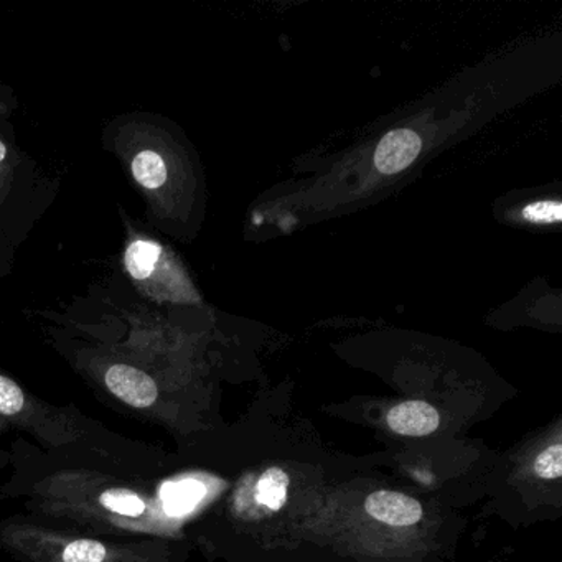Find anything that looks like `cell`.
Returning <instances> with one entry per match:
<instances>
[{"mask_svg":"<svg viewBox=\"0 0 562 562\" xmlns=\"http://www.w3.org/2000/svg\"><path fill=\"white\" fill-rule=\"evenodd\" d=\"M15 472L2 492L24 499L31 516L108 539H166L186 518L176 493L182 480L154 488L153 473L90 453H38L24 440L14 452Z\"/></svg>","mask_w":562,"mask_h":562,"instance_id":"6da1fadb","label":"cell"},{"mask_svg":"<svg viewBox=\"0 0 562 562\" xmlns=\"http://www.w3.org/2000/svg\"><path fill=\"white\" fill-rule=\"evenodd\" d=\"M0 551L15 562H176L167 539H108L35 516L0 519Z\"/></svg>","mask_w":562,"mask_h":562,"instance_id":"7a4b0ae2","label":"cell"},{"mask_svg":"<svg viewBox=\"0 0 562 562\" xmlns=\"http://www.w3.org/2000/svg\"><path fill=\"white\" fill-rule=\"evenodd\" d=\"M104 386L111 396L116 397L124 406L131 407L134 413L150 419L157 416L160 390L146 371L131 364H113L104 373Z\"/></svg>","mask_w":562,"mask_h":562,"instance_id":"3957f363","label":"cell"},{"mask_svg":"<svg viewBox=\"0 0 562 562\" xmlns=\"http://www.w3.org/2000/svg\"><path fill=\"white\" fill-rule=\"evenodd\" d=\"M420 137L411 130H396L387 133L378 144L374 164L383 173L403 172L417 159L420 153Z\"/></svg>","mask_w":562,"mask_h":562,"instance_id":"277c9868","label":"cell"},{"mask_svg":"<svg viewBox=\"0 0 562 562\" xmlns=\"http://www.w3.org/2000/svg\"><path fill=\"white\" fill-rule=\"evenodd\" d=\"M364 509L378 521L391 526L416 525L423 518V506L417 499L404 493L387 492V490H381L368 496Z\"/></svg>","mask_w":562,"mask_h":562,"instance_id":"5b68a950","label":"cell"},{"mask_svg":"<svg viewBox=\"0 0 562 562\" xmlns=\"http://www.w3.org/2000/svg\"><path fill=\"white\" fill-rule=\"evenodd\" d=\"M391 430L401 436H429L439 427L440 416L436 407L424 401H406L397 404L387 414Z\"/></svg>","mask_w":562,"mask_h":562,"instance_id":"8992f818","label":"cell"},{"mask_svg":"<svg viewBox=\"0 0 562 562\" xmlns=\"http://www.w3.org/2000/svg\"><path fill=\"white\" fill-rule=\"evenodd\" d=\"M289 475L279 467H271L262 473L256 486V499L268 506L272 512H279L288 502Z\"/></svg>","mask_w":562,"mask_h":562,"instance_id":"52a82bcc","label":"cell"},{"mask_svg":"<svg viewBox=\"0 0 562 562\" xmlns=\"http://www.w3.org/2000/svg\"><path fill=\"white\" fill-rule=\"evenodd\" d=\"M160 255H162V248L157 243L137 239L127 248L126 258H124L127 272L137 281L150 278Z\"/></svg>","mask_w":562,"mask_h":562,"instance_id":"ba28073f","label":"cell"},{"mask_svg":"<svg viewBox=\"0 0 562 562\" xmlns=\"http://www.w3.org/2000/svg\"><path fill=\"white\" fill-rule=\"evenodd\" d=\"M133 173L134 179L146 189H159L167 180L166 162L154 150H143L134 157Z\"/></svg>","mask_w":562,"mask_h":562,"instance_id":"9c48e42d","label":"cell"},{"mask_svg":"<svg viewBox=\"0 0 562 562\" xmlns=\"http://www.w3.org/2000/svg\"><path fill=\"white\" fill-rule=\"evenodd\" d=\"M536 475L544 480H558L562 475V446L561 442L539 453L535 462Z\"/></svg>","mask_w":562,"mask_h":562,"instance_id":"30bf717a","label":"cell"},{"mask_svg":"<svg viewBox=\"0 0 562 562\" xmlns=\"http://www.w3.org/2000/svg\"><path fill=\"white\" fill-rule=\"evenodd\" d=\"M522 216L531 223H559L562 218L561 200H542L522 210Z\"/></svg>","mask_w":562,"mask_h":562,"instance_id":"8fae6325","label":"cell"},{"mask_svg":"<svg viewBox=\"0 0 562 562\" xmlns=\"http://www.w3.org/2000/svg\"><path fill=\"white\" fill-rule=\"evenodd\" d=\"M5 153H8V150H5L4 144L0 140V162L5 159Z\"/></svg>","mask_w":562,"mask_h":562,"instance_id":"7c38bea8","label":"cell"},{"mask_svg":"<svg viewBox=\"0 0 562 562\" xmlns=\"http://www.w3.org/2000/svg\"><path fill=\"white\" fill-rule=\"evenodd\" d=\"M0 423L5 424L4 420L0 419Z\"/></svg>","mask_w":562,"mask_h":562,"instance_id":"4fadbf2b","label":"cell"}]
</instances>
